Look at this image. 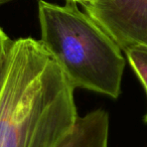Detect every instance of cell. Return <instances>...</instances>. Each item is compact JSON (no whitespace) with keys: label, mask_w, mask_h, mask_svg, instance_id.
<instances>
[{"label":"cell","mask_w":147,"mask_h":147,"mask_svg":"<svg viewBox=\"0 0 147 147\" xmlns=\"http://www.w3.org/2000/svg\"><path fill=\"white\" fill-rule=\"evenodd\" d=\"M8 1H11V0H0V4H3V3H6Z\"/></svg>","instance_id":"obj_9"},{"label":"cell","mask_w":147,"mask_h":147,"mask_svg":"<svg viewBox=\"0 0 147 147\" xmlns=\"http://www.w3.org/2000/svg\"><path fill=\"white\" fill-rule=\"evenodd\" d=\"M40 41L71 86L117 99L126 59L115 40L78 3L39 0Z\"/></svg>","instance_id":"obj_2"},{"label":"cell","mask_w":147,"mask_h":147,"mask_svg":"<svg viewBox=\"0 0 147 147\" xmlns=\"http://www.w3.org/2000/svg\"><path fill=\"white\" fill-rule=\"evenodd\" d=\"M128 63L140 80L147 95V49L146 47H133L124 51ZM144 122L147 123V113L144 116Z\"/></svg>","instance_id":"obj_5"},{"label":"cell","mask_w":147,"mask_h":147,"mask_svg":"<svg viewBox=\"0 0 147 147\" xmlns=\"http://www.w3.org/2000/svg\"><path fill=\"white\" fill-rule=\"evenodd\" d=\"M12 41V39L9 38V36L5 33L2 27L0 26V85H1V81H2L7 57H8Z\"/></svg>","instance_id":"obj_6"},{"label":"cell","mask_w":147,"mask_h":147,"mask_svg":"<svg viewBox=\"0 0 147 147\" xmlns=\"http://www.w3.org/2000/svg\"><path fill=\"white\" fill-rule=\"evenodd\" d=\"M109 115L97 109L79 117L71 132L57 147H108Z\"/></svg>","instance_id":"obj_4"},{"label":"cell","mask_w":147,"mask_h":147,"mask_svg":"<svg viewBox=\"0 0 147 147\" xmlns=\"http://www.w3.org/2000/svg\"><path fill=\"white\" fill-rule=\"evenodd\" d=\"M65 1H73V2H77L78 4H82V0H65Z\"/></svg>","instance_id":"obj_8"},{"label":"cell","mask_w":147,"mask_h":147,"mask_svg":"<svg viewBox=\"0 0 147 147\" xmlns=\"http://www.w3.org/2000/svg\"><path fill=\"white\" fill-rule=\"evenodd\" d=\"M99 1V0H82V5L85 4H91V3H95Z\"/></svg>","instance_id":"obj_7"},{"label":"cell","mask_w":147,"mask_h":147,"mask_svg":"<svg viewBox=\"0 0 147 147\" xmlns=\"http://www.w3.org/2000/svg\"><path fill=\"white\" fill-rule=\"evenodd\" d=\"M74 93L40 40H13L0 85V147H57L79 118Z\"/></svg>","instance_id":"obj_1"},{"label":"cell","mask_w":147,"mask_h":147,"mask_svg":"<svg viewBox=\"0 0 147 147\" xmlns=\"http://www.w3.org/2000/svg\"><path fill=\"white\" fill-rule=\"evenodd\" d=\"M82 6L123 51L147 49V0H99Z\"/></svg>","instance_id":"obj_3"}]
</instances>
